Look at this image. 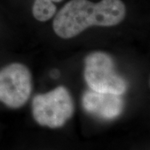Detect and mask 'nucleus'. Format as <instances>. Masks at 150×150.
Masks as SVG:
<instances>
[{"mask_svg":"<svg viewBox=\"0 0 150 150\" xmlns=\"http://www.w3.org/2000/svg\"><path fill=\"white\" fill-rule=\"evenodd\" d=\"M126 7L121 0H70L55 15L53 28L62 38H71L91 26L111 27L124 19Z\"/></svg>","mask_w":150,"mask_h":150,"instance_id":"1","label":"nucleus"},{"mask_svg":"<svg viewBox=\"0 0 150 150\" xmlns=\"http://www.w3.org/2000/svg\"><path fill=\"white\" fill-rule=\"evenodd\" d=\"M63 0H34L33 5V15L38 21L46 22L52 18L57 10L54 3Z\"/></svg>","mask_w":150,"mask_h":150,"instance_id":"6","label":"nucleus"},{"mask_svg":"<svg viewBox=\"0 0 150 150\" xmlns=\"http://www.w3.org/2000/svg\"><path fill=\"white\" fill-rule=\"evenodd\" d=\"M32 112L39 125L57 129L72 118L74 103L69 91L64 86H59L52 91L34 97Z\"/></svg>","mask_w":150,"mask_h":150,"instance_id":"2","label":"nucleus"},{"mask_svg":"<svg viewBox=\"0 0 150 150\" xmlns=\"http://www.w3.org/2000/svg\"><path fill=\"white\" fill-rule=\"evenodd\" d=\"M84 79L90 89L99 93L122 95L128 88L126 80L115 69L112 57L101 51L93 52L85 58Z\"/></svg>","mask_w":150,"mask_h":150,"instance_id":"3","label":"nucleus"},{"mask_svg":"<svg viewBox=\"0 0 150 150\" xmlns=\"http://www.w3.org/2000/svg\"><path fill=\"white\" fill-rule=\"evenodd\" d=\"M32 74L25 65L10 64L0 70V102L10 108L23 106L31 95Z\"/></svg>","mask_w":150,"mask_h":150,"instance_id":"4","label":"nucleus"},{"mask_svg":"<svg viewBox=\"0 0 150 150\" xmlns=\"http://www.w3.org/2000/svg\"><path fill=\"white\" fill-rule=\"evenodd\" d=\"M82 104L86 112L102 120H112L121 115L124 108L118 94L99 93L89 89L83 93Z\"/></svg>","mask_w":150,"mask_h":150,"instance_id":"5","label":"nucleus"}]
</instances>
